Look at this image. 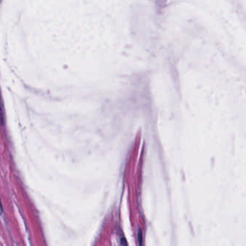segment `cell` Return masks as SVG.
<instances>
[{
  "label": "cell",
  "mask_w": 246,
  "mask_h": 246,
  "mask_svg": "<svg viewBox=\"0 0 246 246\" xmlns=\"http://www.w3.org/2000/svg\"><path fill=\"white\" fill-rule=\"evenodd\" d=\"M2 213H3V206H2L1 199H0V215H2Z\"/></svg>",
  "instance_id": "3957f363"
},
{
  "label": "cell",
  "mask_w": 246,
  "mask_h": 246,
  "mask_svg": "<svg viewBox=\"0 0 246 246\" xmlns=\"http://www.w3.org/2000/svg\"><path fill=\"white\" fill-rule=\"evenodd\" d=\"M142 234L141 229H139V233H138V238H139V241L140 245H142Z\"/></svg>",
  "instance_id": "7a4b0ae2"
},
{
  "label": "cell",
  "mask_w": 246,
  "mask_h": 246,
  "mask_svg": "<svg viewBox=\"0 0 246 246\" xmlns=\"http://www.w3.org/2000/svg\"><path fill=\"white\" fill-rule=\"evenodd\" d=\"M0 124L4 126V105L2 102L1 91H0Z\"/></svg>",
  "instance_id": "6da1fadb"
}]
</instances>
